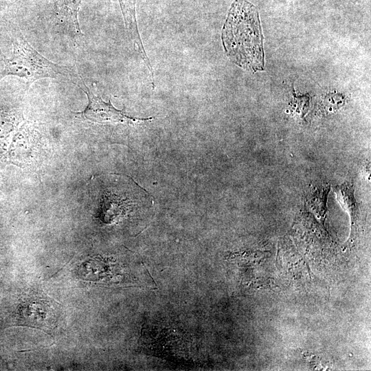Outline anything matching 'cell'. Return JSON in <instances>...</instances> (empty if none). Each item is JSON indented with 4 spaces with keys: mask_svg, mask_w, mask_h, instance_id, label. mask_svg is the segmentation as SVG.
<instances>
[{
    "mask_svg": "<svg viewBox=\"0 0 371 371\" xmlns=\"http://www.w3.org/2000/svg\"><path fill=\"white\" fill-rule=\"evenodd\" d=\"M226 54L236 65L253 72L265 67L263 36L256 7L245 0H235L222 31Z\"/></svg>",
    "mask_w": 371,
    "mask_h": 371,
    "instance_id": "obj_1",
    "label": "cell"
},
{
    "mask_svg": "<svg viewBox=\"0 0 371 371\" xmlns=\"http://www.w3.org/2000/svg\"><path fill=\"white\" fill-rule=\"evenodd\" d=\"M78 71L71 67L56 64L37 52L19 32L14 43L13 55L5 62L3 74L24 78L30 86L42 78L71 81Z\"/></svg>",
    "mask_w": 371,
    "mask_h": 371,
    "instance_id": "obj_2",
    "label": "cell"
},
{
    "mask_svg": "<svg viewBox=\"0 0 371 371\" xmlns=\"http://www.w3.org/2000/svg\"><path fill=\"white\" fill-rule=\"evenodd\" d=\"M71 82L79 87L87 96L88 104L86 108L76 113L85 120L97 124H126L137 125L150 121L154 117L137 118L128 115L124 110H118L109 102L95 95L87 86L83 78L78 72Z\"/></svg>",
    "mask_w": 371,
    "mask_h": 371,
    "instance_id": "obj_3",
    "label": "cell"
},
{
    "mask_svg": "<svg viewBox=\"0 0 371 371\" xmlns=\"http://www.w3.org/2000/svg\"><path fill=\"white\" fill-rule=\"evenodd\" d=\"M118 1L127 35L132 41L135 50L146 63L149 71L152 73L153 71V67L144 48L137 27L135 11L136 0H118Z\"/></svg>",
    "mask_w": 371,
    "mask_h": 371,
    "instance_id": "obj_4",
    "label": "cell"
},
{
    "mask_svg": "<svg viewBox=\"0 0 371 371\" xmlns=\"http://www.w3.org/2000/svg\"><path fill=\"white\" fill-rule=\"evenodd\" d=\"M58 22L74 36H81L78 12L81 0H53Z\"/></svg>",
    "mask_w": 371,
    "mask_h": 371,
    "instance_id": "obj_5",
    "label": "cell"
},
{
    "mask_svg": "<svg viewBox=\"0 0 371 371\" xmlns=\"http://www.w3.org/2000/svg\"><path fill=\"white\" fill-rule=\"evenodd\" d=\"M130 201L113 193L106 192L101 204L100 214L102 221L110 223L123 216L128 210Z\"/></svg>",
    "mask_w": 371,
    "mask_h": 371,
    "instance_id": "obj_6",
    "label": "cell"
},
{
    "mask_svg": "<svg viewBox=\"0 0 371 371\" xmlns=\"http://www.w3.org/2000/svg\"><path fill=\"white\" fill-rule=\"evenodd\" d=\"M333 192L339 205L350 214L351 218H354L358 207L353 184L350 182L339 184L333 188Z\"/></svg>",
    "mask_w": 371,
    "mask_h": 371,
    "instance_id": "obj_7",
    "label": "cell"
},
{
    "mask_svg": "<svg viewBox=\"0 0 371 371\" xmlns=\"http://www.w3.org/2000/svg\"><path fill=\"white\" fill-rule=\"evenodd\" d=\"M27 313V319L30 325L47 326L52 323V311L47 304L42 301L30 302Z\"/></svg>",
    "mask_w": 371,
    "mask_h": 371,
    "instance_id": "obj_8",
    "label": "cell"
},
{
    "mask_svg": "<svg viewBox=\"0 0 371 371\" xmlns=\"http://www.w3.org/2000/svg\"><path fill=\"white\" fill-rule=\"evenodd\" d=\"M328 192V186L318 188L314 190L308 197H307L306 203L308 206L315 212L323 214L325 213L326 209Z\"/></svg>",
    "mask_w": 371,
    "mask_h": 371,
    "instance_id": "obj_9",
    "label": "cell"
},
{
    "mask_svg": "<svg viewBox=\"0 0 371 371\" xmlns=\"http://www.w3.org/2000/svg\"><path fill=\"white\" fill-rule=\"evenodd\" d=\"M308 95L294 97V100L292 103V109L300 115L301 117H303L306 115L307 111L308 110Z\"/></svg>",
    "mask_w": 371,
    "mask_h": 371,
    "instance_id": "obj_10",
    "label": "cell"
},
{
    "mask_svg": "<svg viewBox=\"0 0 371 371\" xmlns=\"http://www.w3.org/2000/svg\"><path fill=\"white\" fill-rule=\"evenodd\" d=\"M0 55H1V56L2 55L1 53V51H0Z\"/></svg>",
    "mask_w": 371,
    "mask_h": 371,
    "instance_id": "obj_11",
    "label": "cell"
}]
</instances>
